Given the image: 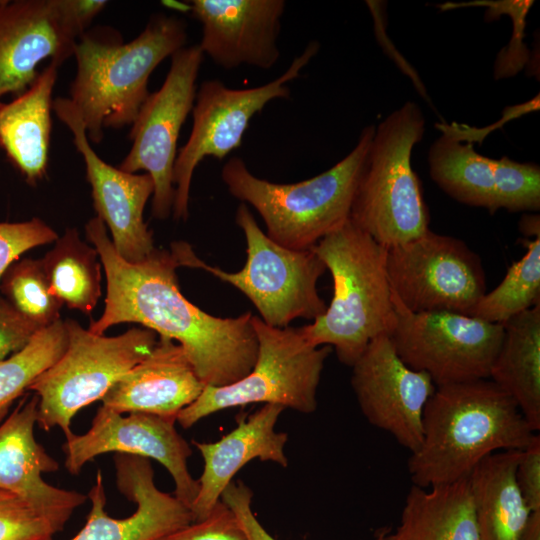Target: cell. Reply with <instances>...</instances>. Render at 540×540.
Instances as JSON below:
<instances>
[{"mask_svg":"<svg viewBox=\"0 0 540 540\" xmlns=\"http://www.w3.org/2000/svg\"><path fill=\"white\" fill-rule=\"evenodd\" d=\"M515 481L531 512L540 511V436L520 452Z\"/></svg>","mask_w":540,"mask_h":540,"instance_id":"74e56055","label":"cell"},{"mask_svg":"<svg viewBox=\"0 0 540 540\" xmlns=\"http://www.w3.org/2000/svg\"><path fill=\"white\" fill-rule=\"evenodd\" d=\"M59 236L40 218L0 222V281L6 270L26 251L55 242Z\"/></svg>","mask_w":540,"mask_h":540,"instance_id":"836d02e7","label":"cell"},{"mask_svg":"<svg viewBox=\"0 0 540 540\" xmlns=\"http://www.w3.org/2000/svg\"><path fill=\"white\" fill-rule=\"evenodd\" d=\"M538 109H539V94H537L536 97L529 100L528 102L505 108L503 112V117L497 123H494L493 125H490L489 127L477 129V128H474V127L472 128L464 124H456V123H453L451 125L437 124V127L438 129L442 131L443 134H446L459 142H462L465 140L467 143H470V144H472L475 141H478L480 143L482 139L489 133L490 130L500 128L507 121L517 118L526 113L538 110Z\"/></svg>","mask_w":540,"mask_h":540,"instance_id":"f35d334b","label":"cell"},{"mask_svg":"<svg viewBox=\"0 0 540 540\" xmlns=\"http://www.w3.org/2000/svg\"><path fill=\"white\" fill-rule=\"evenodd\" d=\"M52 110L73 135L74 145L85 163L94 209L108 227L116 252L129 263L145 260L156 249L143 218L146 203L154 192L152 178L147 173L125 172L100 158L69 98L54 99Z\"/></svg>","mask_w":540,"mask_h":540,"instance_id":"ac0fdd59","label":"cell"},{"mask_svg":"<svg viewBox=\"0 0 540 540\" xmlns=\"http://www.w3.org/2000/svg\"><path fill=\"white\" fill-rule=\"evenodd\" d=\"M67 332L61 319L38 330L19 351L0 361V423L34 380L64 353Z\"/></svg>","mask_w":540,"mask_h":540,"instance_id":"f1b7e54d","label":"cell"},{"mask_svg":"<svg viewBox=\"0 0 540 540\" xmlns=\"http://www.w3.org/2000/svg\"><path fill=\"white\" fill-rule=\"evenodd\" d=\"M175 422L148 413L125 416L101 406L87 432L66 438L62 445L64 466L70 474L77 475L90 460L110 452L153 459L169 472L175 484V497L190 509L199 484L187 465L191 447L177 432Z\"/></svg>","mask_w":540,"mask_h":540,"instance_id":"5bb4252c","label":"cell"},{"mask_svg":"<svg viewBox=\"0 0 540 540\" xmlns=\"http://www.w3.org/2000/svg\"><path fill=\"white\" fill-rule=\"evenodd\" d=\"M386 271L394 297L413 313L472 316L486 293L481 258L461 239L430 229L387 248Z\"/></svg>","mask_w":540,"mask_h":540,"instance_id":"8fae6325","label":"cell"},{"mask_svg":"<svg viewBox=\"0 0 540 540\" xmlns=\"http://www.w3.org/2000/svg\"><path fill=\"white\" fill-rule=\"evenodd\" d=\"M253 493L241 481L231 482L221 494L222 500L239 520L248 540H276L259 523L251 509ZM388 529H381L375 540H383Z\"/></svg>","mask_w":540,"mask_h":540,"instance_id":"d590c367","label":"cell"},{"mask_svg":"<svg viewBox=\"0 0 540 540\" xmlns=\"http://www.w3.org/2000/svg\"><path fill=\"white\" fill-rule=\"evenodd\" d=\"M118 490L137 506L126 518H113L105 511L102 471L87 497L91 509L83 528L71 540H159L194 522L190 509L175 495L159 490L149 459L126 454L114 456Z\"/></svg>","mask_w":540,"mask_h":540,"instance_id":"d6986e66","label":"cell"},{"mask_svg":"<svg viewBox=\"0 0 540 540\" xmlns=\"http://www.w3.org/2000/svg\"><path fill=\"white\" fill-rule=\"evenodd\" d=\"M393 300L397 322L390 338L408 367L428 374L436 387L489 379L502 324L453 312L413 313Z\"/></svg>","mask_w":540,"mask_h":540,"instance_id":"7c38bea8","label":"cell"},{"mask_svg":"<svg viewBox=\"0 0 540 540\" xmlns=\"http://www.w3.org/2000/svg\"><path fill=\"white\" fill-rule=\"evenodd\" d=\"M533 4L534 1L531 0H476L465 3L447 2L439 8L446 11L461 7H483L486 9L484 15L486 21L496 20L503 14L512 19L513 35L511 41L500 51L494 66L495 78L501 79L516 75L529 62V51L523 38L526 17Z\"/></svg>","mask_w":540,"mask_h":540,"instance_id":"1f68e13d","label":"cell"},{"mask_svg":"<svg viewBox=\"0 0 540 540\" xmlns=\"http://www.w3.org/2000/svg\"><path fill=\"white\" fill-rule=\"evenodd\" d=\"M534 432L516 403L490 379L436 387L422 420V441L408 471L431 488L469 477L487 456L525 449Z\"/></svg>","mask_w":540,"mask_h":540,"instance_id":"7a4b0ae2","label":"cell"},{"mask_svg":"<svg viewBox=\"0 0 540 540\" xmlns=\"http://www.w3.org/2000/svg\"><path fill=\"white\" fill-rule=\"evenodd\" d=\"M383 540H479L469 477L407 493L399 525Z\"/></svg>","mask_w":540,"mask_h":540,"instance_id":"d4e9b609","label":"cell"},{"mask_svg":"<svg viewBox=\"0 0 540 540\" xmlns=\"http://www.w3.org/2000/svg\"><path fill=\"white\" fill-rule=\"evenodd\" d=\"M64 324V353L28 390L39 399V427L45 431L58 427L68 438L73 434V417L101 400L116 380L147 357L158 335L150 329L134 327L108 337L84 329L73 319H66Z\"/></svg>","mask_w":540,"mask_h":540,"instance_id":"9c48e42d","label":"cell"},{"mask_svg":"<svg viewBox=\"0 0 540 540\" xmlns=\"http://www.w3.org/2000/svg\"><path fill=\"white\" fill-rule=\"evenodd\" d=\"M57 532L24 501L0 490V540H53Z\"/></svg>","mask_w":540,"mask_h":540,"instance_id":"d6a6232c","label":"cell"},{"mask_svg":"<svg viewBox=\"0 0 540 540\" xmlns=\"http://www.w3.org/2000/svg\"><path fill=\"white\" fill-rule=\"evenodd\" d=\"M85 232L106 276L104 311L89 331L103 335L114 325L138 323L180 344L205 385L232 384L251 371L258 342L250 312L222 318L191 303L179 289L181 265L172 247L129 263L116 252L100 218L90 219Z\"/></svg>","mask_w":540,"mask_h":540,"instance_id":"6da1fadb","label":"cell"},{"mask_svg":"<svg viewBox=\"0 0 540 540\" xmlns=\"http://www.w3.org/2000/svg\"><path fill=\"white\" fill-rule=\"evenodd\" d=\"M520 230L528 236L538 237L540 236L539 230V216L528 215L524 216L521 220Z\"/></svg>","mask_w":540,"mask_h":540,"instance_id":"60d3db41","label":"cell"},{"mask_svg":"<svg viewBox=\"0 0 540 540\" xmlns=\"http://www.w3.org/2000/svg\"><path fill=\"white\" fill-rule=\"evenodd\" d=\"M313 250L331 274L333 295L325 313L300 330L309 344L333 347L352 367L372 340L390 336L396 326L387 248L348 220Z\"/></svg>","mask_w":540,"mask_h":540,"instance_id":"277c9868","label":"cell"},{"mask_svg":"<svg viewBox=\"0 0 540 540\" xmlns=\"http://www.w3.org/2000/svg\"><path fill=\"white\" fill-rule=\"evenodd\" d=\"M204 387L183 347L158 336L150 354L116 380L101 401L121 414L148 413L176 421Z\"/></svg>","mask_w":540,"mask_h":540,"instance_id":"7402d4cb","label":"cell"},{"mask_svg":"<svg viewBox=\"0 0 540 540\" xmlns=\"http://www.w3.org/2000/svg\"><path fill=\"white\" fill-rule=\"evenodd\" d=\"M284 408L264 404L256 412L239 421L236 428L215 442L192 444L203 459L197 496L190 508L194 521L209 515L235 474L253 459L271 461L287 467L284 452L288 435L276 432L275 425Z\"/></svg>","mask_w":540,"mask_h":540,"instance_id":"603a6c76","label":"cell"},{"mask_svg":"<svg viewBox=\"0 0 540 540\" xmlns=\"http://www.w3.org/2000/svg\"><path fill=\"white\" fill-rule=\"evenodd\" d=\"M40 329L0 297V361L22 349Z\"/></svg>","mask_w":540,"mask_h":540,"instance_id":"8d00e7d4","label":"cell"},{"mask_svg":"<svg viewBox=\"0 0 540 540\" xmlns=\"http://www.w3.org/2000/svg\"><path fill=\"white\" fill-rule=\"evenodd\" d=\"M4 0H0V5L3 3Z\"/></svg>","mask_w":540,"mask_h":540,"instance_id":"b9f144b4","label":"cell"},{"mask_svg":"<svg viewBox=\"0 0 540 540\" xmlns=\"http://www.w3.org/2000/svg\"><path fill=\"white\" fill-rule=\"evenodd\" d=\"M518 450L484 458L469 475L479 540H519L532 513L515 481Z\"/></svg>","mask_w":540,"mask_h":540,"instance_id":"4316f807","label":"cell"},{"mask_svg":"<svg viewBox=\"0 0 540 540\" xmlns=\"http://www.w3.org/2000/svg\"><path fill=\"white\" fill-rule=\"evenodd\" d=\"M319 47L318 42H310L282 75L257 87L232 89L216 79L201 83L191 111L192 130L173 168L172 213L176 220L188 217L191 181L199 163L205 157L222 160L239 148L252 117L270 101L290 97L288 83L299 77Z\"/></svg>","mask_w":540,"mask_h":540,"instance_id":"30bf717a","label":"cell"},{"mask_svg":"<svg viewBox=\"0 0 540 540\" xmlns=\"http://www.w3.org/2000/svg\"><path fill=\"white\" fill-rule=\"evenodd\" d=\"M75 0H4L0 5V103L23 93L39 64H62L86 32Z\"/></svg>","mask_w":540,"mask_h":540,"instance_id":"9a60e30c","label":"cell"},{"mask_svg":"<svg viewBox=\"0 0 540 540\" xmlns=\"http://www.w3.org/2000/svg\"><path fill=\"white\" fill-rule=\"evenodd\" d=\"M351 368V386L367 421L416 451L424 409L436 389L429 375L408 367L386 335L372 340Z\"/></svg>","mask_w":540,"mask_h":540,"instance_id":"e0dca14e","label":"cell"},{"mask_svg":"<svg viewBox=\"0 0 540 540\" xmlns=\"http://www.w3.org/2000/svg\"><path fill=\"white\" fill-rule=\"evenodd\" d=\"M159 540H248L234 512L219 500L207 517Z\"/></svg>","mask_w":540,"mask_h":540,"instance_id":"e575fe53","label":"cell"},{"mask_svg":"<svg viewBox=\"0 0 540 540\" xmlns=\"http://www.w3.org/2000/svg\"><path fill=\"white\" fill-rule=\"evenodd\" d=\"M283 0H192L188 8L202 25L203 55L226 70L242 65L271 69L280 58Z\"/></svg>","mask_w":540,"mask_h":540,"instance_id":"ffe728a7","label":"cell"},{"mask_svg":"<svg viewBox=\"0 0 540 540\" xmlns=\"http://www.w3.org/2000/svg\"><path fill=\"white\" fill-rule=\"evenodd\" d=\"M428 164L431 179L457 202L491 214L500 209L513 213L540 209L538 164L507 156L492 159L443 133L429 149Z\"/></svg>","mask_w":540,"mask_h":540,"instance_id":"2e32d148","label":"cell"},{"mask_svg":"<svg viewBox=\"0 0 540 540\" xmlns=\"http://www.w3.org/2000/svg\"><path fill=\"white\" fill-rule=\"evenodd\" d=\"M524 244L525 255L508 268L498 286L483 295L472 316L503 324L540 304V236Z\"/></svg>","mask_w":540,"mask_h":540,"instance_id":"f546056e","label":"cell"},{"mask_svg":"<svg viewBox=\"0 0 540 540\" xmlns=\"http://www.w3.org/2000/svg\"><path fill=\"white\" fill-rule=\"evenodd\" d=\"M0 290L18 313L40 328L61 319L63 303L51 292L41 259L15 261L4 273Z\"/></svg>","mask_w":540,"mask_h":540,"instance_id":"4dcf8cb0","label":"cell"},{"mask_svg":"<svg viewBox=\"0 0 540 540\" xmlns=\"http://www.w3.org/2000/svg\"><path fill=\"white\" fill-rule=\"evenodd\" d=\"M38 403L37 395L22 399L0 423V490L24 501L61 531L88 497L44 481L42 474L56 472L59 463L35 438Z\"/></svg>","mask_w":540,"mask_h":540,"instance_id":"44dd1931","label":"cell"},{"mask_svg":"<svg viewBox=\"0 0 540 540\" xmlns=\"http://www.w3.org/2000/svg\"><path fill=\"white\" fill-rule=\"evenodd\" d=\"M60 65L50 61L23 93L0 103V147L31 185L47 171L52 93Z\"/></svg>","mask_w":540,"mask_h":540,"instance_id":"cb8c5ba5","label":"cell"},{"mask_svg":"<svg viewBox=\"0 0 540 540\" xmlns=\"http://www.w3.org/2000/svg\"><path fill=\"white\" fill-rule=\"evenodd\" d=\"M258 351L251 371L224 386L205 385L199 397L177 416L185 429L202 418L251 403L279 405L310 414L317 408V389L331 347H315L300 327L276 328L252 316Z\"/></svg>","mask_w":540,"mask_h":540,"instance_id":"ba28073f","label":"cell"},{"mask_svg":"<svg viewBox=\"0 0 540 540\" xmlns=\"http://www.w3.org/2000/svg\"><path fill=\"white\" fill-rule=\"evenodd\" d=\"M51 292L63 305L90 315L102 294V263L94 246L67 228L41 259Z\"/></svg>","mask_w":540,"mask_h":540,"instance_id":"83f0119b","label":"cell"},{"mask_svg":"<svg viewBox=\"0 0 540 540\" xmlns=\"http://www.w3.org/2000/svg\"><path fill=\"white\" fill-rule=\"evenodd\" d=\"M186 40L185 22L164 14L154 15L129 42L111 28L86 31L78 39L69 99L90 142L100 143L104 128L132 125L150 94V75L165 58L185 47Z\"/></svg>","mask_w":540,"mask_h":540,"instance_id":"3957f363","label":"cell"},{"mask_svg":"<svg viewBox=\"0 0 540 540\" xmlns=\"http://www.w3.org/2000/svg\"><path fill=\"white\" fill-rule=\"evenodd\" d=\"M235 222L246 242V262L237 272L206 264L183 241L173 243L180 265L203 269L242 292L269 326L285 328L298 319L315 320L327 308L317 283L326 271L313 248H285L264 233L248 206L241 203Z\"/></svg>","mask_w":540,"mask_h":540,"instance_id":"52a82bcc","label":"cell"},{"mask_svg":"<svg viewBox=\"0 0 540 540\" xmlns=\"http://www.w3.org/2000/svg\"><path fill=\"white\" fill-rule=\"evenodd\" d=\"M519 540H540V511L530 514Z\"/></svg>","mask_w":540,"mask_h":540,"instance_id":"ab89813d","label":"cell"},{"mask_svg":"<svg viewBox=\"0 0 540 540\" xmlns=\"http://www.w3.org/2000/svg\"><path fill=\"white\" fill-rule=\"evenodd\" d=\"M502 325L504 336L489 379L512 398L536 432L540 430V304Z\"/></svg>","mask_w":540,"mask_h":540,"instance_id":"484cf974","label":"cell"},{"mask_svg":"<svg viewBox=\"0 0 540 540\" xmlns=\"http://www.w3.org/2000/svg\"><path fill=\"white\" fill-rule=\"evenodd\" d=\"M424 133V115L412 101L375 127L349 220L385 248L429 230V210L411 165L412 150Z\"/></svg>","mask_w":540,"mask_h":540,"instance_id":"8992f818","label":"cell"},{"mask_svg":"<svg viewBox=\"0 0 540 540\" xmlns=\"http://www.w3.org/2000/svg\"><path fill=\"white\" fill-rule=\"evenodd\" d=\"M203 56L198 44L183 47L171 56L162 86L149 94L131 125L132 145L118 167L128 173L144 171L150 175L154 183L152 215L159 220L172 213L177 142L194 105Z\"/></svg>","mask_w":540,"mask_h":540,"instance_id":"4fadbf2b","label":"cell"},{"mask_svg":"<svg viewBox=\"0 0 540 540\" xmlns=\"http://www.w3.org/2000/svg\"><path fill=\"white\" fill-rule=\"evenodd\" d=\"M374 131V125L366 126L348 155L310 179L274 183L252 174L239 157L224 164L221 179L234 198L258 212L271 240L292 250L310 249L349 220Z\"/></svg>","mask_w":540,"mask_h":540,"instance_id":"5b68a950","label":"cell"}]
</instances>
